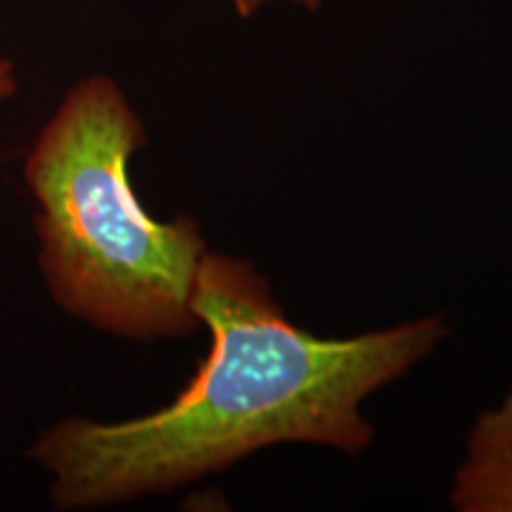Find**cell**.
Here are the masks:
<instances>
[{
  "label": "cell",
  "mask_w": 512,
  "mask_h": 512,
  "mask_svg": "<svg viewBox=\"0 0 512 512\" xmlns=\"http://www.w3.org/2000/svg\"><path fill=\"white\" fill-rule=\"evenodd\" d=\"M192 311L211 349L174 403L117 425L67 420L38 439L34 456L55 475L60 508L174 489L287 441L363 451L373 427L361 403L448 335L444 318L427 316L316 337L285 316L249 261L226 254L202 256Z\"/></svg>",
  "instance_id": "6da1fadb"
},
{
  "label": "cell",
  "mask_w": 512,
  "mask_h": 512,
  "mask_svg": "<svg viewBox=\"0 0 512 512\" xmlns=\"http://www.w3.org/2000/svg\"><path fill=\"white\" fill-rule=\"evenodd\" d=\"M145 131L107 76L76 83L38 136L27 183L38 202L41 266L64 309L136 339L183 337L204 249L188 216L157 221L128 181Z\"/></svg>",
  "instance_id": "7a4b0ae2"
},
{
  "label": "cell",
  "mask_w": 512,
  "mask_h": 512,
  "mask_svg": "<svg viewBox=\"0 0 512 512\" xmlns=\"http://www.w3.org/2000/svg\"><path fill=\"white\" fill-rule=\"evenodd\" d=\"M451 503L460 512H512V389L472 427Z\"/></svg>",
  "instance_id": "3957f363"
},
{
  "label": "cell",
  "mask_w": 512,
  "mask_h": 512,
  "mask_svg": "<svg viewBox=\"0 0 512 512\" xmlns=\"http://www.w3.org/2000/svg\"><path fill=\"white\" fill-rule=\"evenodd\" d=\"M268 3H273V0H233L235 12H238V15H240L242 19L254 17L256 12H259V10L264 8V5H268ZM292 3L304 5V8H309V10H318L320 5H323V0H292Z\"/></svg>",
  "instance_id": "277c9868"
},
{
  "label": "cell",
  "mask_w": 512,
  "mask_h": 512,
  "mask_svg": "<svg viewBox=\"0 0 512 512\" xmlns=\"http://www.w3.org/2000/svg\"><path fill=\"white\" fill-rule=\"evenodd\" d=\"M17 91V81L12 76V64L8 60H0V100L10 98Z\"/></svg>",
  "instance_id": "5b68a950"
}]
</instances>
